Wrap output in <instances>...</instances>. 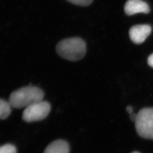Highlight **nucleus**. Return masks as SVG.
<instances>
[{
  "instance_id": "f257e3e1",
  "label": "nucleus",
  "mask_w": 153,
  "mask_h": 153,
  "mask_svg": "<svg viewBox=\"0 0 153 153\" xmlns=\"http://www.w3.org/2000/svg\"><path fill=\"white\" fill-rule=\"evenodd\" d=\"M44 91L40 88L28 86L13 91L10 95L9 102L15 108H27L30 105L43 100Z\"/></svg>"
},
{
  "instance_id": "f03ea898",
  "label": "nucleus",
  "mask_w": 153,
  "mask_h": 153,
  "mask_svg": "<svg viewBox=\"0 0 153 153\" xmlns=\"http://www.w3.org/2000/svg\"><path fill=\"white\" fill-rule=\"evenodd\" d=\"M56 51L58 55L67 60H80L86 55V44L79 38L65 39L57 44Z\"/></svg>"
},
{
  "instance_id": "7ed1b4c3",
  "label": "nucleus",
  "mask_w": 153,
  "mask_h": 153,
  "mask_svg": "<svg viewBox=\"0 0 153 153\" xmlns=\"http://www.w3.org/2000/svg\"><path fill=\"white\" fill-rule=\"evenodd\" d=\"M135 126L140 137L153 140V108H143L138 112Z\"/></svg>"
},
{
  "instance_id": "20e7f679",
  "label": "nucleus",
  "mask_w": 153,
  "mask_h": 153,
  "mask_svg": "<svg viewBox=\"0 0 153 153\" xmlns=\"http://www.w3.org/2000/svg\"><path fill=\"white\" fill-rule=\"evenodd\" d=\"M50 111L51 104L48 102L42 100L25 108L22 119L27 123L43 120L47 117Z\"/></svg>"
},
{
  "instance_id": "39448f33",
  "label": "nucleus",
  "mask_w": 153,
  "mask_h": 153,
  "mask_svg": "<svg viewBox=\"0 0 153 153\" xmlns=\"http://www.w3.org/2000/svg\"><path fill=\"white\" fill-rule=\"evenodd\" d=\"M152 32V27L148 25H138L131 28L129 36L135 44H141Z\"/></svg>"
},
{
  "instance_id": "423d86ee",
  "label": "nucleus",
  "mask_w": 153,
  "mask_h": 153,
  "mask_svg": "<svg viewBox=\"0 0 153 153\" xmlns=\"http://www.w3.org/2000/svg\"><path fill=\"white\" fill-rule=\"evenodd\" d=\"M127 15L131 16L137 13H148L150 8L147 3L142 0H128L124 7Z\"/></svg>"
},
{
  "instance_id": "0eeeda50",
  "label": "nucleus",
  "mask_w": 153,
  "mask_h": 153,
  "mask_svg": "<svg viewBox=\"0 0 153 153\" xmlns=\"http://www.w3.org/2000/svg\"><path fill=\"white\" fill-rule=\"evenodd\" d=\"M68 143L62 140H57L51 143L45 148L44 153H69Z\"/></svg>"
},
{
  "instance_id": "6e6552de",
  "label": "nucleus",
  "mask_w": 153,
  "mask_h": 153,
  "mask_svg": "<svg viewBox=\"0 0 153 153\" xmlns=\"http://www.w3.org/2000/svg\"><path fill=\"white\" fill-rule=\"evenodd\" d=\"M11 106L9 102L0 99V119H6L11 114Z\"/></svg>"
},
{
  "instance_id": "1a4fd4ad",
  "label": "nucleus",
  "mask_w": 153,
  "mask_h": 153,
  "mask_svg": "<svg viewBox=\"0 0 153 153\" xmlns=\"http://www.w3.org/2000/svg\"><path fill=\"white\" fill-rule=\"evenodd\" d=\"M0 153H16V148L11 144H5L0 146Z\"/></svg>"
},
{
  "instance_id": "9d476101",
  "label": "nucleus",
  "mask_w": 153,
  "mask_h": 153,
  "mask_svg": "<svg viewBox=\"0 0 153 153\" xmlns=\"http://www.w3.org/2000/svg\"><path fill=\"white\" fill-rule=\"evenodd\" d=\"M72 4L80 6H88L90 5L93 0H68Z\"/></svg>"
},
{
  "instance_id": "9b49d317",
  "label": "nucleus",
  "mask_w": 153,
  "mask_h": 153,
  "mask_svg": "<svg viewBox=\"0 0 153 153\" xmlns=\"http://www.w3.org/2000/svg\"><path fill=\"white\" fill-rule=\"evenodd\" d=\"M148 63L149 65L153 68V53L150 55L148 57Z\"/></svg>"
},
{
  "instance_id": "f8f14e48",
  "label": "nucleus",
  "mask_w": 153,
  "mask_h": 153,
  "mask_svg": "<svg viewBox=\"0 0 153 153\" xmlns=\"http://www.w3.org/2000/svg\"><path fill=\"white\" fill-rule=\"evenodd\" d=\"M130 119L132 121H134L136 120V117H137V114H135L134 113H132L131 114H130Z\"/></svg>"
},
{
  "instance_id": "ddd939ff",
  "label": "nucleus",
  "mask_w": 153,
  "mask_h": 153,
  "mask_svg": "<svg viewBox=\"0 0 153 153\" xmlns=\"http://www.w3.org/2000/svg\"><path fill=\"white\" fill-rule=\"evenodd\" d=\"M126 111H127V112L128 113V114H131L132 113H133V108L131 107V106H128L127 107H126Z\"/></svg>"
},
{
  "instance_id": "4468645a",
  "label": "nucleus",
  "mask_w": 153,
  "mask_h": 153,
  "mask_svg": "<svg viewBox=\"0 0 153 153\" xmlns=\"http://www.w3.org/2000/svg\"><path fill=\"white\" fill-rule=\"evenodd\" d=\"M131 153H140L138 152H131Z\"/></svg>"
}]
</instances>
